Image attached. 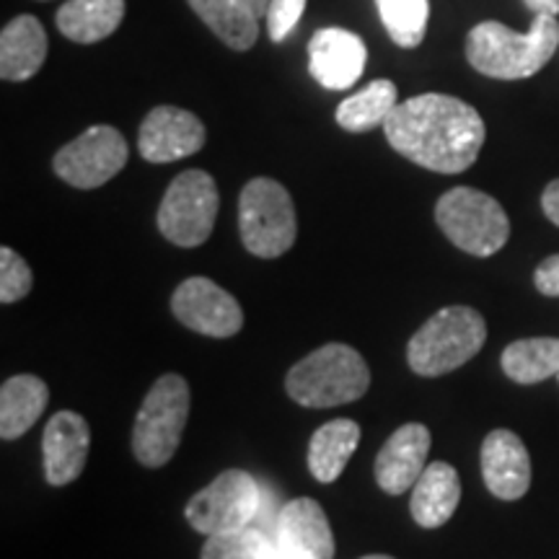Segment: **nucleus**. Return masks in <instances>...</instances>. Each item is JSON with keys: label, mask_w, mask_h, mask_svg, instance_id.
<instances>
[{"label": "nucleus", "mask_w": 559, "mask_h": 559, "mask_svg": "<svg viewBox=\"0 0 559 559\" xmlns=\"http://www.w3.org/2000/svg\"><path fill=\"white\" fill-rule=\"evenodd\" d=\"M383 132L400 156L436 174L469 169L487 138L479 111L449 94H419L396 104Z\"/></svg>", "instance_id": "1"}, {"label": "nucleus", "mask_w": 559, "mask_h": 559, "mask_svg": "<svg viewBox=\"0 0 559 559\" xmlns=\"http://www.w3.org/2000/svg\"><path fill=\"white\" fill-rule=\"evenodd\" d=\"M559 47V21L539 13L528 32H513L500 21H481L466 37V60L477 73L498 81L531 79L555 58Z\"/></svg>", "instance_id": "2"}, {"label": "nucleus", "mask_w": 559, "mask_h": 559, "mask_svg": "<svg viewBox=\"0 0 559 559\" xmlns=\"http://www.w3.org/2000/svg\"><path fill=\"white\" fill-rule=\"evenodd\" d=\"M370 386L368 362L355 347L330 342L290 368L285 391L300 407L326 409L360 400Z\"/></svg>", "instance_id": "3"}, {"label": "nucleus", "mask_w": 559, "mask_h": 559, "mask_svg": "<svg viewBox=\"0 0 559 559\" xmlns=\"http://www.w3.org/2000/svg\"><path fill=\"white\" fill-rule=\"evenodd\" d=\"M487 342L485 317L469 306H445L409 340L407 362L417 376L438 379L466 366Z\"/></svg>", "instance_id": "4"}, {"label": "nucleus", "mask_w": 559, "mask_h": 559, "mask_svg": "<svg viewBox=\"0 0 559 559\" xmlns=\"http://www.w3.org/2000/svg\"><path fill=\"white\" fill-rule=\"evenodd\" d=\"M190 386L181 376L166 373L156 379L132 428V453L140 464L148 469L169 464L190 419Z\"/></svg>", "instance_id": "5"}, {"label": "nucleus", "mask_w": 559, "mask_h": 559, "mask_svg": "<svg viewBox=\"0 0 559 559\" xmlns=\"http://www.w3.org/2000/svg\"><path fill=\"white\" fill-rule=\"evenodd\" d=\"M436 221L453 247L472 257H492L510 239L508 213L492 194L453 187L438 200Z\"/></svg>", "instance_id": "6"}, {"label": "nucleus", "mask_w": 559, "mask_h": 559, "mask_svg": "<svg viewBox=\"0 0 559 559\" xmlns=\"http://www.w3.org/2000/svg\"><path fill=\"white\" fill-rule=\"evenodd\" d=\"M239 234L249 254L262 260L283 257L296 243V205L280 181L267 177L247 181L239 198Z\"/></svg>", "instance_id": "7"}, {"label": "nucleus", "mask_w": 559, "mask_h": 559, "mask_svg": "<svg viewBox=\"0 0 559 559\" xmlns=\"http://www.w3.org/2000/svg\"><path fill=\"white\" fill-rule=\"evenodd\" d=\"M218 207V185L207 171H181L160 200L158 230L166 241L181 249H194L213 234Z\"/></svg>", "instance_id": "8"}, {"label": "nucleus", "mask_w": 559, "mask_h": 559, "mask_svg": "<svg viewBox=\"0 0 559 559\" xmlns=\"http://www.w3.org/2000/svg\"><path fill=\"white\" fill-rule=\"evenodd\" d=\"M260 498L262 481L243 469H228L187 502V523L205 536L247 528L257 519Z\"/></svg>", "instance_id": "9"}, {"label": "nucleus", "mask_w": 559, "mask_h": 559, "mask_svg": "<svg viewBox=\"0 0 559 559\" xmlns=\"http://www.w3.org/2000/svg\"><path fill=\"white\" fill-rule=\"evenodd\" d=\"M130 145L117 128L94 124L83 135L62 145L52 160V169L75 190H96L124 169Z\"/></svg>", "instance_id": "10"}, {"label": "nucleus", "mask_w": 559, "mask_h": 559, "mask_svg": "<svg viewBox=\"0 0 559 559\" xmlns=\"http://www.w3.org/2000/svg\"><path fill=\"white\" fill-rule=\"evenodd\" d=\"M171 311L187 330L205 334V337L228 340L243 326L239 300L207 277L185 280L174 290Z\"/></svg>", "instance_id": "11"}, {"label": "nucleus", "mask_w": 559, "mask_h": 559, "mask_svg": "<svg viewBox=\"0 0 559 559\" xmlns=\"http://www.w3.org/2000/svg\"><path fill=\"white\" fill-rule=\"evenodd\" d=\"M205 145V124L192 111L179 107H156L140 124L138 151L151 164L194 156Z\"/></svg>", "instance_id": "12"}, {"label": "nucleus", "mask_w": 559, "mask_h": 559, "mask_svg": "<svg viewBox=\"0 0 559 559\" xmlns=\"http://www.w3.org/2000/svg\"><path fill=\"white\" fill-rule=\"evenodd\" d=\"M272 542L283 559H334L330 519L324 508L311 498L285 502Z\"/></svg>", "instance_id": "13"}, {"label": "nucleus", "mask_w": 559, "mask_h": 559, "mask_svg": "<svg viewBox=\"0 0 559 559\" xmlns=\"http://www.w3.org/2000/svg\"><path fill=\"white\" fill-rule=\"evenodd\" d=\"M368 62V47L362 37L342 26L319 29L309 41L311 79L330 91L353 88L360 81Z\"/></svg>", "instance_id": "14"}, {"label": "nucleus", "mask_w": 559, "mask_h": 559, "mask_svg": "<svg viewBox=\"0 0 559 559\" xmlns=\"http://www.w3.org/2000/svg\"><path fill=\"white\" fill-rule=\"evenodd\" d=\"M430 430L423 423H407L391 432L376 459V481L383 492L404 495L417 485L423 472L428 469Z\"/></svg>", "instance_id": "15"}, {"label": "nucleus", "mask_w": 559, "mask_h": 559, "mask_svg": "<svg viewBox=\"0 0 559 559\" xmlns=\"http://www.w3.org/2000/svg\"><path fill=\"white\" fill-rule=\"evenodd\" d=\"M481 477L498 500H521L531 487V456L513 430H492L481 443Z\"/></svg>", "instance_id": "16"}, {"label": "nucleus", "mask_w": 559, "mask_h": 559, "mask_svg": "<svg viewBox=\"0 0 559 559\" xmlns=\"http://www.w3.org/2000/svg\"><path fill=\"white\" fill-rule=\"evenodd\" d=\"M91 430L79 412H58L45 428L41 453H45V477L52 487H66L81 477L88 461Z\"/></svg>", "instance_id": "17"}, {"label": "nucleus", "mask_w": 559, "mask_h": 559, "mask_svg": "<svg viewBox=\"0 0 559 559\" xmlns=\"http://www.w3.org/2000/svg\"><path fill=\"white\" fill-rule=\"evenodd\" d=\"M47 60V32L39 19L16 16L0 32V79L29 81Z\"/></svg>", "instance_id": "18"}, {"label": "nucleus", "mask_w": 559, "mask_h": 559, "mask_svg": "<svg viewBox=\"0 0 559 559\" xmlns=\"http://www.w3.org/2000/svg\"><path fill=\"white\" fill-rule=\"evenodd\" d=\"M461 502L459 472L445 461H432L417 485L412 487V519L423 528H440L449 523Z\"/></svg>", "instance_id": "19"}, {"label": "nucleus", "mask_w": 559, "mask_h": 559, "mask_svg": "<svg viewBox=\"0 0 559 559\" xmlns=\"http://www.w3.org/2000/svg\"><path fill=\"white\" fill-rule=\"evenodd\" d=\"M50 402V389L39 376H13L0 389V438L16 440L34 428Z\"/></svg>", "instance_id": "20"}, {"label": "nucleus", "mask_w": 559, "mask_h": 559, "mask_svg": "<svg viewBox=\"0 0 559 559\" xmlns=\"http://www.w3.org/2000/svg\"><path fill=\"white\" fill-rule=\"evenodd\" d=\"M124 0H66L60 5L58 29L66 39L79 45H94L120 29Z\"/></svg>", "instance_id": "21"}, {"label": "nucleus", "mask_w": 559, "mask_h": 559, "mask_svg": "<svg viewBox=\"0 0 559 559\" xmlns=\"http://www.w3.org/2000/svg\"><path fill=\"white\" fill-rule=\"evenodd\" d=\"M360 443V425L355 419H332L321 425L309 443V472L321 485H332L342 477L349 456Z\"/></svg>", "instance_id": "22"}, {"label": "nucleus", "mask_w": 559, "mask_h": 559, "mask_svg": "<svg viewBox=\"0 0 559 559\" xmlns=\"http://www.w3.org/2000/svg\"><path fill=\"white\" fill-rule=\"evenodd\" d=\"M187 3L230 50L247 52L260 37V16L251 11L247 0H187Z\"/></svg>", "instance_id": "23"}, {"label": "nucleus", "mask_w": 559, "mask_h": 559, "mask_svg": "<svg viewBox=\"0 0 559 559\" xmlns=\"http://www.w3.org/2000/svg\"><path fill=\"white\" fill-rule=\"evenodd\" d=\"M400 104V91L396 83L389 79L370 81L358 94L347 96L337 107V124L347 132H370L386 124L391 111Z\"/></svg>", "instance_id": "24"}, {"label": "nucleus", "mask_w": 559, "mask_h": 559, "mask_svg": "<svg viewBox=\"0 0 559 559\" xmlns=\"http://www.w3.org/2000/svg\"><path fill=\"white\" fill-rule=\"evenodd\" d=\"M500 362L510 381L523 383V386L542 383L551 379V376H559V340H515L502 349Z\"/></svg>", "instance_id": "25"}, {"label": "nucleus", "mask_w": 559, "mask_h": 559, "mask_svg": "<svg viewBox=\"0 0 559 559\" xmlns=\"http://www.w3.org/2000/svg\"><path fill=\"white\" fill-rule=\"evenodd\" d=\"M383 29L394 45L412 50L428 34L430 0H376Z\"/></svg>", "instance_id": "26"}, {"label": "nucleus", "mask_w": 559, "mask_h": 559, "mask_svg": "<svg viewBox=\"0 0 559 559\" xmlns=\"http://www.w3.org/2000/svg\"><path fill=\"white\" fill-rule=\"evenodd\" d=\"M202 559H275V542L254 526L207 536Z\"/></svg>", "instance_id": "27"}, {"label": "nucleus", "mask_w": 559, "mask_h": 559, "mask_svg": "<svg viewBox=\"0 0 559 559\" xmlns=\"http://www.w3.org/2000/svg\"><path fill=\"white\" fill-rule=\"evenodd\" d=\"M32 285L34 277L29 264L21 260V254L13 249H0V300L16 304V300L29 296Z\"/></svg>", "instance_id": "28"}, {"label": "nucleus", "mask_w": 559, "mask_h": 559, "mask_svg": "<svg viewBox=\"0 0 559 559\" xmlns=\"http://www.w3.org/2000/svg\"><path fill=\"white\" fill-rule=\"evenodd\" d=\"M306 0H272L267 9V34L272 41H283L288 34L296 29V24L304 16Z\"/></svg>", "instance_id": "29"}, {"label": "nucleus", "mask_w": 559, "mask_h": 559, "mask_svg": "<svg viewBox=\"0 0 559 559\" xmlns=\"http://www.w3.org/2000/svg\"><path fill=\"white\" fill-rule=\"evenodd\" d=\"M534 285L542 296L559 298V254H551L534 272Z\"/></svg>", "instance_id": "30"}, {"label": "nucleus", "mask_w": 559, "mask_h": 559, "mask_svg": "<svg viewBox=\"0 0 559 559\" xmlns=\"http://www.w3.org/2000/svg\"><path fill=\"white\" fill-rule=\"evenodd\" d=\"M542 207H544V215L559 226V179L549 181L547 190L542 194Z\"/></svg>", "instance_id": "31"}, {"label": "nucleus", "mask_w": 559, "mask_h": 559, "mask_svg": "<svg viewBox=\"0 0 559 559\" xmlns=\"http://www.w3.org/2000/svg\"><path fill=\"white\" fill-rule=\"evenodd\" d=\"M523 3H526V9L534 13V16H539V13L557 16L559 13V0H523Z\"/></svg>", "instance_id": "32"}, {"label": "nucleus", "mask_w": 559, "mask_h": 559, "mask_svg": "<svg viewBox=\"0 0 559 559\" xmlns=\"http://www.w3.org/2000/svg\"><path fill=\"white\" fill-rule=\"evenodd\" d=\"M247 3L251 5V11H254L257 16L264 19V16H267V9H270L272 0H247Z\"/></svg>", "instance_id": "33"}, {"label": "nucleus", "mask_w": 559, "mask_h": 559, "mask_svg": "<svg viewBox=\"0 0 559 559\" xmlns=\"http://www.w3.org/2000/svg\"><path fill=\"white\" fill-rule=\"evenodd\" d=\"M360 559H394V557H389V555H368V557H360Z\"/></svg>", "instance_id": "34"}, {"label": "nucleus", "mask_w": 559, "mask_h": 559, "mask_svg": "<svg viewBox=\"0 0 559 559\" xmlns=\"http://www.w3.org/2000/svg\"><path fill=\"white\" fill-rule=\"evenodd\" d=\"M275 559H283V557H280V555H277V551H275Z\"/></svg>", "instance_id": "35"}, {"label": "nucleus", "mask_w": 559, "mask_h": 559, "mask_svg": "<svg viewBox=\"0 0 559 559\" xmlns=\"http://www.w3.org/2000/svg\"><path fill=\"white\" fill-rule=\"evenodd\" d=\"M39 3H47V0H39Z\"/></svg>", "instance_id": "36"}]
</instances>
